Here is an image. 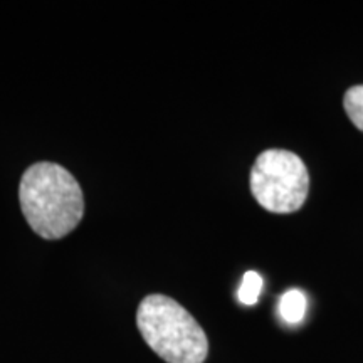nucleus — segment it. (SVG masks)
I'll return each mask as SVG.
<instances>
[{
  "instance_id": "nucleus-1",
  "label": "nucleus",
  "mask_w": 363,
  "mask_h": 363,
  "mask_svg": "<svg viewBox=\"0 0 363 363\" xmlns=\"http://www.w3.org/2000/svg\"><path fill=\"white\" fill-rule=\"evenodd\" d=\"M21 208L39 238H66L84 216V197L79 182L65 167L39 162L24 172L19 185Z\"/></svg>"
},
{
  "instance_id": "nucleus-6",
  "label": "nucleus",
  "mask_w": 363,
  "mask_h": 363,
  "mask_svg": "<svg viewBox=\"0 0 363 363\" xmlns=\"http://www.w3.org/2000/svg\"><path fill=\"white\" fill-rule=\"evenodd\" d=\"M262 291V278L256 271H247L242 278V284L239 288V301L242 305H256Z\"/></svg>"
},
{
  "instance_id": "nucleus-3",
  "label": "nucleus",
  "mask_w": 363,
  "mask_h": 363,
  "mask_svg": "<svg viewBox=\"0 0 363 363\" xmlns=\"http://www.w3.org/2000/svg\"><path fill=\"white\" fill-rule=\"evenodd\" d=\"M310 190L305 162L288 150H266L251 170V192L262 208L291 214L303 207Z\"/></svg>"
},
{
  "instance_id": "nucleus-2",
  "label": "nucleus",
  "mask_w": 363,
  "mask_h": 363,
  "mask_svg": "<svg viewBox=\"0 0 363 363\" xmlns=\"http://www.w3.org/2000/svg\"><path fill=\"white\" fill-rule=\"evenodd\" d=\"M136 325L148 347L167 363L206 362V331L175 299L150 294L140 303Z\"/></svg>"
},
{
  "instance_id": "nucleus-5",
  "label": "nucleus",
  "mask_w": 363,
  "mask_h": 363,
  "mask_svg": "<svg viewBox=\"0 0 363 363\" xmlns=\"http://www.w3.org/2000/svg\"><path fill=\"white\" fill-rule=\"evenodd\" d=\"M343 106L352 123L363 131V84L353 86L345 93Z\"/></svg>"
},
{
  "instance_id": "nucleus-4",
  "label": "nucleus",
  "mask_w": 363,
  "mask_h": 363,
  "mask_svg": "<svg viewBox=\"0 0 363 363\" xmlns=\"http://www.w3.org/2000/svg\"><path fill=\"white\" fill-rule=\"evenodd\" d=\"M308 308L306 294L299 289H289L279 299V316L286 325H299L305 320Z\"/></svg>"
}]
</instances>
